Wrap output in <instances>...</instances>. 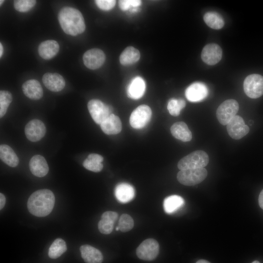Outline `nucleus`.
<instances>
[{
    "label": "nucleus",
    "instance_id": "34",
    "mask_svg": "<svg viewBox=\"0 0 263 263\" xmlns=\"http://www.w3.org/2000/svg\"><path fill=\"white\" fill-rule=\"evenodd\" d=\"M114 222L104 218H101L98 224L99 231L104 234H109L113 230Z\"/></svg>",
    "mask_w": 263,
    "mask_h": 263
},
{
    "label": "nucleus",
    "instance_id": "40",
    "mask_svg": "<svg viewBox=\"0 0 263 263\" xmlns=\"http://www.w3.org/2000/svg\"><path fill=\"white\" fill-rule=\"evenodd\" d=\"M196 263H210L207 260H200L197 261Z\"/></svg>",
    "mask_w": 263,
    "mask_h": 263
},
{
    "label": "nucleus",
    "instance_id": "5",
    "mask_svg": "<svg viewBox=\"0 0 263 263\" xmlns=\"http://www.w3.org/2000/svg\"><path fill=\"white\" fill-rule=\"evenodd\" d=\"M238 110L239 104L236 100L233 99L226 100L217 109V119L221 124L226 125L236 115Z\"/></svg>",
    "mask_w": 263,
    "mask_h": 263
},
{
    "label": "nucleus",
    "instance_id": "42",
    "mask_svg": "<svg viewBox=\"0 0 263 263\" xmlns=\"http://www.w3.org/2000/svg\"><path fill=\"white\" fill-rule=\"evenodd\" d=\"M251 263H260V262H259L258 261H255L252 262Z\"/></svg>",
    "mask_w": 263,
    "mask_h": 263
},
{
    "label": "nucleus",
    "instance_id": "30",
    "mask_svg": "<svg viewBox=\"0 0 263 263\" xmlns=\"http://www.w3.org/2000/svg\"><path fill=\"white\" fill-rule=\"evenodd\" d=\"M185 106L186 102L184 99L171 98L168 102L167 109L171 115L176 116Z\"/></svg>",
    "mask_w": 263,
    "mask_h": 263
},
{
    "label": "nucleus",
    "instance_id": "36",
    "mask_svg": "<svg viewBox=\"0 0 263 263\" xmlns=\"http://www.w3.org/2000/svg\"><path fill=\"white\" fill-rule=\"evenodd\" d=\"M95 3L100 9L109 11L114 7L116 1L114 0H96Z\"/></svg>",
    "mask_w": 263,
    "mask_h": 263
},
{
    "label": "nucleus",
    "instance_id": "14",
    "mask_svg": "<svg viewBox=\"0 0 263 263\" xmlns=\"http://www.w3.org/2000/svg\"><path fill=\"white\" fill-rule=\"evenodd\" d=\"M208 89L203 83L196 82L190 85L185 91L187 99L192 102H199L206 98Z\"/></svg>",
    "mask_w": 263,
    "mask_h": 263
},
{
    "label": "nucleus",
    "instance_id": "1",
    "mask_svg": "<svg viewBox=\"0 0 263 263\" xmlns=\"http://www.w3.org/2000/svg\"><path fill=\"white\" fill-rule=\"evenodd\" d=\"M55 197L52 191L47 189H39L33 192L27 202L29 211L37 217H45L52 211Z\"/></svg>",
    "mask_w": 263,
    "mask_h": 263
},
{
    "label": "nucleus",
    "instance_id": "41",
    "mask_svg": "<svg viewBox=\"0 0 263 263\" xmlns=\"http://www.w3.org/2000/svg\"><path fill=\"white\" fill-rule=\"evenodd\" d=\"M3 51V46L1 44V43H0V57H1V56L2 55Z\"/></svg>",
    "mask_w": 263,
    "mask_h": 263
},
{
    "label": "nucleus",
    "instance_id": "24",
    "mask_svg": "<svg viewBox=\"0 0 263 263\" xmlns=\"http://www.w3.org/2000/svg\"><path fill=\"white\" fill-rule=\"evenodd\" d=\"M0 159L11 167H16L19 163V159L13 150L8 145L1 144L0 146Z\"/></svg>",
    "mask_w": 263,
    "mask_h": 263
},
{
    "label": "nucleus",
    "instance_id": "15",
    "mask_svg": "<svg viewBox=\"0 0 263 263\" xmlns=\"http://www.w3.org/2000/svg\"><path fill=\"white\" fill-rule=\"evenodd\" d=\"M42 80L45 86L52 92L60 91L65 86L63 76L56 73H45L42 76Z\"/></svg>",
    "mask_w": 263,
    "mask_h": 263
},
{
    "label": "nucleus",
    "instance_id": "12",
    "mask_svg": "<svg viewBox=\"0 0 263 263\" xmlns=\"http://www.w3.org/2000/svg\"><path fill=\"white\" fill-rule=\"evenodd\" d=\"M46 127L40 120L33 119L25 126V134L27 138L32 142L40 140L45 135Z\"/></svg>",
    "mask_w": 263,
    "mask_h": 263
},
{
    "label": "nucleus",
    "instance_id": "44",
    "mask_svg": "<svg viewBox=\"0 0 263 263\" xmlns=\"http://www.w3.org/2000/svg\"><path fill=\"white\" fill-rule=\"evenodd\" d=\"M116 231H118L119 230V227L117 226L116 227Z\"/></svg>",
    "mask_w": 263,
    "mask_h": 263
},
{
    "label": "nucleus",
    "instance_id": "37",
    "mask_svg": "<svg viewBox=\"0 0 263 263\" xmlns=\"http://www.w3.org/2000/svg\"><path fill=\"white\" fill-rule=\"evenodd\" d=\"M118 213L114 211H106L101 215V218L106 219L115 222L118 218Z\"/></svg>",
    "mask_w": 263,
    "mask_h": 263
},
{
    "label": "nucleus",
    "instance_id": "35",
    "mask_svg": "<svg viewBox=\"0 0 263 263\" xmlns=\"http://www.w3.org/2000/svg\"><path fill=\"white\" fill-rule=\"evenodd\" d=\"M141 4V1L139 0H121L119 1V7L123 11L127 10L131 7L136 8Z\"/></svg>",
    "mask_w": 263,
    "mask_h": 263
},
{
    "label": "nucleus",
    "instance_id": "33",
    "mask_svg": "<svg viewBox=\"0 0 263 263\" xmlns=\"http://www.w3.org/2000/svg\"><path fill=\"white\" fill-rule=\"evenodd\" d=\"M36 3L35 0H16L14 2V6L19 12H26L31 9Z\"/></svg>",
    "mask_w": 263,
    "mask_h": 263
},
{
    "label": "nucleus",
    "instance_id": "43",
    "mask_svg": "<svg viewBox=\"0 0 263 263\" xmlns=\"http://www.w3.org/2000/svg\"><path fill=\"white\" fill-rule=\"evenodd\" d=\"M4 2V0H0V5H1V4Z\"/></svg>",
    "mask_w": 263,
    "mask_h": 263
},
{
    "label": "nucleus",
    "instance_id": "29",
    "mask_svg": "<svg viewBox=\"0 0 263 263\" xmlns=\"http://www.w3.org/2000/svg\"><path fill=\"white\" fill-rule=\"evenodd\" d=\"M65 242L61 238L56 239L51 245L48 251V256L52 259H56L67 250Z\"/></svg>",
    "mask_w": 263,
    "mask_h": 263
},
{
    "label": "nucleus",
    "instance_id": "17",
    "mask_svg": "<svg viewBox=\"0 0 263 263\" xmlns=\"http://www.w3.org/2000/svg\"><path fill=\"white\" fill-rule=\"evenodd\" d=\"M22 89L27 97L33 100H38L43 96V89L40 83L36 79H30L25 82Z\"/></svg>",
    "mask_w": 263,
    "mask_h": 263
},
{
    "label": "nucleus",
    "instance_id": "16",
    "mask_svg": "<svg viewBox=\"0 0 263 263\" xmlns=\"http://www.w3.org/2000/svg\"><path fill=\"white\" fill-rule=\"evenodd\" d=\"M29 168L35 176L42 177L48 172L49 167L44 157L37 154L33 156L29 162Z\"/></svg>",
    "mask_w": 263,
    "mask_h": 263
},
{
    "label": "nucleus",
    "instance_id": "11",
    "mask_svg": "<svg viewBox=\"0 0 263 263\" xmlns=\"http://www.w3.org/2000/svg\"><path fill=\"white\" fill-rule=\"evenodd\" d=\"M106 56L100 49L94 48L87 51L83 55V60L85 66L92 70L100 67L104 63Z\"/></svg>",
    "mask_w": 263,
    "mask_h": 263
},
{
    "label": "nucleus",
    "instance_id": "21",
    "mask_svg": "<svg viewBox=\"0 0 263 263\" xmlns=\"http://www.w3.org/2000/svg\"><path fill=\"white\" fill-rule=\"evenodd\" d=\"M59 45L55 40H47L42 42L38 46V52L43 59L48 60L54 57L58 52Z\"/></svg>",
    "mask_w": 263,
    "mask_h": 263
},
{
    "label": "nucleus",
    "instance_id": "32",
    "mask_svg": "<svg viewBox=\"0 0 263 263\" xmlns=\"http://www.w3.org/2000/svg\"><path fill=\"white\" fill-rule=\"evenodd\" d=\"M134 226L132 218L127 214H123L119 218L118 225L119 230L125 232L131 230Z\"/></svg>",
    "mask_w": 263,
    "mask_h": 263
},
{
    "label": "nucleus",
    "instance_id": "27",
    "mask_svg": "<svg viewBox=\"0 0 263 263\" xmlns=\"http://www.w3.org/2000/svg\"><path fill=\"white\" fill-rule=\"evenodd\" d=\"M103 161V157L101 155L92 153L89 154L84 161L83 166L89 170L98 172L100 171L103 168V165L102 163Z\"/></svg>",
    "mask_w": 263,
    "mask_h": 263
},
{
    "label": "nucleus",
    "instance_id": "6",
    "mask_svg": "<svg viewBox=\"0 0 263 263\" xmlns=\"http://www.w3.org/2000/svg\"><path fill=\"white\" fill-rule=\"evenodd\" d=\"M244 90L250 98H257L263 94V76L259 74L248 75L244 82Z\"/></svg>",
    "mask_w": 263,
    "mask_h": 263
},
{
    "label": "nucleus",
    "instance_id": "8",
    "mask_svg": "<svg viewBox=\"0 0 263 263\" xmlns=\"http://www.w3.org/2000/svg\"><path fill=\"white\" fill-rule=\"evenodd\" d=\"M91 117L97 124L101 123L111 114V107L98 99H92L88 103Z\"/></svg>",
    "mask_w": 263,
    "mask_h": 263
},
{
    "label": "nucleus",
    "instance_id": "25",
    "mask_svg": "<svg viewBox=\"0 0 263 263\" xmlns=\"http://www.w3.org/2000/svg\"><path fill=\"white\" fill-rule=\"evenodd\" d=\"M184 204L185 201L182 197L177 195H172L164 199L163 207L165 211L170 214L179 210Z\"/></svg>",
    "mask_w": 263,
    "mask_h": 263
},
{
    "label": "nucleus",
    "instance_id": "10",
    "mask_svg": "<svg viewBox=\"0 0 263 263\" xmlns=\"http://www.w3.org/2000/svg\"><path fill=\"white\" fill-rule=\"evenodd\" d=\"M226 129L229 136L234 139H241L249 131L248 126L245 124L243 118L237 115L226 125Z\"/></svg>",
    "mask_w": 263,
    "mask_h": 263
},
{
    "label": "nucleus",
    "instance_id": "23",
    "mask_svg": "<svg viewBox=\"0 0 263 263\" xmlns=\"http://www.w3.org/2000/svg\"><path fill=\"white\" fill-rule=\"evenodd\" d=\"M170 132L175 138L183 142H188L192 139L191 132L184 122L174 123L170 127Z\"/></svg>",
    "mask_w": 263,
    "mask_h": 263
},
{
    "label": "nucleus",
    "instance_id": "28",
    "mask_svg": "<svg viewBox=\"0 0 263 263\" xmlns=\"http://www.w3.org/2000/svg\"><path fill=\"white\" fill-rule=\"evenodd\" d=\"M203 19L208 26L213 29H220L224 25V20L222 16L214 11H209L205 14Z\"/></svg>",
    "mask_w": 263,
    "mask_h": 263
},
{
    "label": "nucleus",
    "instance_id": "26",
    "mask_svg": "<svg viewBox=\"0 0 263 263\" xmlns=\"http://www.w3.org/2000/svg\"><path fill=\"white\" fill-rule=\"evenodd\" d=\"M140 57L139 51L132 46L127 47L121 54L120 62L123 65H129L136 63Z\"/></svg>",
    "mask_w": 263,
    "mask_h": 263
},
{
    "label": "nucleus",
    "instance_id": "13",
    "mask_svg": "<svg viewBox=\"0 0 263 263\" xmlns=\"http://www.w3.org/2000/svg\"><path fill=\"white\" fill-rule=\"evenodd\" d=\"M222 57V50L220 46L215 43L206 45L201 53V58L206 64L213 65L220 61Z\"/></svg>",
    "mask_w": 263,
    "mask_h": 263
},
{
    "label": "nucleus",
    "instance_id": "19",
    "mask_svg": "<svg viewBox=\"0 0 263 263\" xmlns=\"http://www.w3.org/2000/svg\"><path fill=\"white\" fill-rule=\"evenodd\" d=\"M102 131L108 135L116 134L122 130V123L120 118L111 113L100 124Z\"/></svg>",
    "mask_w": 263,
    "mask_h": 263
},
{
    "label": "nucleus",
    "instance_id": "22",
    "mask_svg": "<svg viewBox=\"0 0 263 263\" xmlns=\"http://www.w3.org/2000/svg\"><path fill=\"white\" fill-rule=\"evenodd\" d=\"M81 255L86 263H101L103 257L101 252L97 248L88 245H82L80 247Z\"/></svg>",
    "mask_w": 263,
    "mask_h": 263
},
{
    "label": "nucleus",
    "instance_id": "31",
    "mask_svg": "<svg viewBox=\"0 0 263 263\" xmlns=\"http://www.w3.org/2000/svg\"><path fill=\"white\" fill-rule=\"evenodd\" d=\"M13 99L12 94L7 91H0V117H2Z\"/></svg>",
    "mask_w": 263,
    "mask_h": 263
},
{
    "label": "nucleus",
    "instance_id": "7",
    "mask_svg": "<svg viewBox=\"0 0 263 263\" xmlns=\"http://www.w3.org/2000/svg\"><path fill=\"white\" fill-rule=\"evenodd\" d=\"M151 110L146 105L137 107L131 114L130 123L134 129L144 128L150 121L151 117Z\"/></svg>",
    "mask_w": 263,
    "mask_h": 263
},
{
    "label": "nucleus",
    "instance_id": "18",
    "mask_svg": "<svg viewBox=\"0 0 263 263\" xmlns=\"http://www.w3.org/2000/svg\"><path fill=\"white\" fill-rule=\"evenodd\" d=\"M146 90V83L140 76L134 77L128 86V96L133 99H138L144 94Z\"/></svg>",
    "mask_w": 263,
    "mask_h": 263
},
{
    "label": "nucleus",
    "instance_id": "9",
    "mask_svg": "<svg viewBox=\"0 0 263 263\" xmlns=\"http://www.w3.org/2000/svg\"><path fill=\"white\" fill-rule=\"evenodd\" d=\"M159 245L153 239H148L143 241L136 249L137 257L143 260L152 261L159 253Z\"/></svg>",
    "mask_w": 263,
    "mask_h": 263
},
{
    "label": "nucleus",
    "instance_id": "39",
    "mask_svg": "<svg viewBox=\"0 0 263 263\" xmlns=\"http://www.w3.org/2000/svg\"><path fill=\"white\" fill-rule=\"evenodd\" d=\"M258 201L260 207L263 209V189L260 193Z\"/></svg>",
    "mask_w": 263,
    "mask_h": 263
},
{
    "label": "nucleus",
    "instance_id": "3",
    "mask_svg": "<svg viewBox=\"0 0 263 263\" xmlns=\"http://www.w3.org/2000/svg\"><path fill=\"white\" fill-rule=\"evenodd\" d=\"M209 162L207 154L202 150L192 152L182 158L178 162L177 166L179 169H187L204 168Z\"/></svg>",
    "mask_w": 263,
    "mask_h": 263
},
{
    "label": "nucleus",
    "instance_id": "2",
    "mask_svg": "<svg viewBox=\"0 0 263 263\" xmlns=\"http://www.w3.org/2000/svg\"><path fill=\"white\" fill-rule=\"evenodd\" d=\"M58 19L63 31L67 34L75 36L84 32V19L81 13L73 7H63L59 12Z\"/></svg>",
    "mask_w": 263,
    "mask_h": 263
},
{
    "label": "nucleus",
    "instance_id": "4",
    "mask_svg": "<svg viewBox=\"0 0 263 263\" xmlns=\"http://www.w3.org/2000/svg\"><path fill=\"white\" fill-rule=\"evenodd\" d=\"M207 172L204 168L180 170L177 178L181 184L188 186L201 183L207 176Z\"/></svg>",
    "mask_w": 263,
    "mask_h": 263
},
{
    "label": "nucleus",
    "instance_id": "20",
    "mask_svg": "<svg viewBox=\"0 0 263 263\" xmlns=\"http://www.w3.org/2000/svg\"><path fill=\"white\" fill-rule=\"evenodd\" d=\"M114 194L116 198L119 202L126 203L133 199L135 196V190L130 184L121 183L116 186Z\"/></svg>",
    "mask_w": 263,
    "mask_h": 263
},
{
    "label": "nucleus",
    "instance_id": "38",
    "mask_svg": "<svg viewBox=\"0 0 263 263\" xmlns=\"http://www.w3.org/2000/svg\"><path fill=\"white\" fill-rule=\"evenodd\" d=\"M6 199L5 196L1 193H0V209H1L5 206Z\"/></svg>",
    "mask_w": 263,
    "mask_h": 263
}]
</instances>
